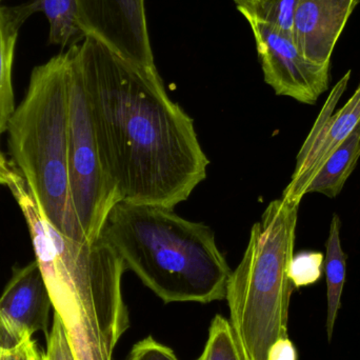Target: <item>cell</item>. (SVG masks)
Wrapping results in <instances>:
<instances>
[{"label":"cell","instance_id":"obj_6","mask_svg":"<svg viewBox=\"0 0 360 360\" xmlns=\"http://www.w3.org/2000/svg\"><path fill=\"white\" fill-rule=\"evenodd\" d=\"M70 53L69 177L72 205L88 241H94L120 200L101 160L90 107L76 57Z\"/></svg>","mask_w":360,"mask_h":360},{"label":"cell","instance_id":"obj_16","mask_svg":"<svg viewBox=\"0 0 360 360\" xmlns=\"http://www.w3.org/2000/svg\"><path fill=\"white\" fill-rule=\"evenodd\" d=\"M300 0H243L236 4L247 20H255L293 36Z\"/></svg>","mask_w":360,"mask_h":360},{"label":"cell","instance_id":"obj_14","mask_svg":"<svg viewBox=\"0 0 360 360\" xmlns=\"http://www.w3.org/2000/svg\"><path fill=\"white\" fill-rule=\"evenodd\" d=\"M340 226H342V222H340V216L334 214L330 224L325 264L328 300L326 328H327L329 340H331L333 336L338 311L342 304V290L346 283L347 256L340 243Z\"/></svg>","mask_w":360,"mask_h":360},{"label":"cell","instance_id":"obj_24","mask_svg":"<svg viewBox=\"0 0 360 360\" xmlns=\"http://www.w3.org/2000/svg\"><path fill=\"white\" fill-rule=\"evenodd\" d=\"M2 0H0V4H1Z\"/></svg>","mask_w":360,"mask_h":360},{"label":"cell","instance_id":"obj_22","mask_svg":"<svg viewBox=\"0 0 360 360\" xmlns=\"http://www.w3.org/2000/svg\"><path fill=\"white\" fill-rule=\"evenodd\" d=\"M268 360H297V353L289 338H281L271 347Z\"/></svg>","mask_w":360,"mask_h":360},{"label":"cell","instance_id":"obj_23","mask_svg":"<svg viewBox=\"0 0 360 360\" xmlns=\"http://www.w3.org/2000/svg\"><path fill=\"white\" fill-rule=\"evenodd\" d=\"M14 173L15 169L11 167L2 152L0 151V186H8V188L11 182H12Z\"/></svg>","mask_w":360,"mask_h":360},{"label":"cell","instance_id":"obj_12","mask_svg":"<svg viewBox=\"0 0 360 360\" xmlns=\"http://www.w3.org/2000/svg\"><path fill=\"white\" fill-rule=\"evenodd\" d=\"M37 12H40L39 0H30L19 6L0 4V139L15 111L12 69L19 30Z\"/></svg>","mask_w":360,"mask_h":360},{"label":"cell","instance_id":"obj_19","mask_svg":"<svg viewBox=\"0 0 360 360\" xmlns=\"http://www.w3.org/2000/svg\"><path fill=\"white\" fill-rule=\"evenodd\" d=\"M323 255L319 252L294 254L290 264V279L294 288L306 287L316 283L321 276Z\"/></svg>","mask_w":360,"mask_h":360},{"label":"cell","instance_id":"obj_7","mask_svg":"<svg viewBox=\"0 0 360 360\" xmlns=\"http://www.w3.org/2000/svg\"><path fill=\"white\" fill-rule=\"evenodd\" d=\"M253 33L264 82L278 96L315 105L327 92L330 65L313 63L302 55L293 36L255 20H247Z\"/></svg>","mask_w":360,"mask_h":360},{"label":"cell","instance_id":"obj_5","mask_svg":"<svg viewBox=\"0 0 360 360\" xmlns=\"http://www.w3.org/2000/svg\"><path fill=\"white\" fill-rule=\"evenodd\" d=\"M300 205L283 196L271 201L252 226L243 259L231 272L226 300L243 360H268L273 344L289 338L294 290L289 273Z\"/></svg>","mask_w":360,"mask_h":360},{"label":"cell","instance_id":"obj_17","mask_svg":"<svg viewBox=\"0 0 360 360\" xmlns=\"http://www.w3.org/2000/svg\"><path fill=\"white\" fill-rule=\"evenodd\" d=\"M196 360H243L230 321L216 315L209 329V338Z\"/></svg>","mask_w":360,"mask_h":360},{"label":"cell","instance_id":"obj_11","mask_svg":"<svg viewBox=\"0 0 360 360\" xmlns=\"http://www.w3.org/2000/svg\"><path fill=\"white\" fill-rule=\"evenodd\" d=\"M360 0H300L293 38L306 58L330 65L332 53Z\"/></svg>","mask_w":360,"mask_h":360},{"label":"cell","instance_id":"obj_20","mask_svg":"<svg viewBox=\"0 0 360 360\" xmlns=\"http://www.w3.org/2000/svg\"><path fill=\"white\" fill-rule=\"evenodd\" d=\"M44 360H75L69 338L60 317L54 312V321L46 338Z\"/></svg>","mask_w":360,"mask_h":360},{"label":"cell","instance_id":"obj_15","mask_svg":"<svg viewBox=\"0 0 360 360\" xmlns=\"http://www.w3.org/2000/svg\"><path fill=\"white\" fill-rule=\"evenodd\" d=\"M40 12L49 21V42L61 48H71L86 37L78 19L76 0H39Z\"/></svg>","mask_w":360,"mask_h":360},{"label":"cell","instance_id":"obj_9","mask_svg":"<svg viewBox=\"0 0 360 360\" xmlns=\"http://www.w3.org/2000/svg\"><path fill=\"white\" fill-rule=\"evenodd\" d=\"M351 71L332 89L310 134L302 143L289 184L281 196L302 202L309 182L338 146L360 124V84L342 109L335 112L348 86Z\"/></svg>","mask_w":360,"mask_h":360},{"label":"cell","instance_id":"obj_1","mask_svg":"<svg viewBox=\"0 0 360 360\" xmlns=\"http://www.w3.org/2000/svg\"><path fill=\"white\" fill-rule=\"evenodd\" d=\"M108 179L120 200L174 209L207 179L194 120L158 68L135 65L91 36L75 46Z\"/></svg>","mask_w":360,"mask_h":360},{"label":"cell","instance_id":"obj_2","mask_svg":"<svg viewBox=\"0 0 360 360\" xmlns=\"http://www.w3.org/2000/svg\"><path fill=\"white\" fill-rule=\"evenodd\" d=\"M8 188L22 212L35 260L75 360H113L116 346L130 327L122 258L101 237L78 241L56 230L17 171Z\"/></svg>","mask_w":360,"mask_h":360},{"label":"cell","instance_id":"obj_4","mask_svg":"<svg viewBox=\"0 0 360 360\" xmlns=\"http://www.w3.org/2000/svg\"><path fill=\"white\" fill-rule=\"evenodd\" d=\"M69 51L34 68L6 132L16 171L44 217L69 238L88 241L72 205L69 177Z\"/></svg>","mask_w":360,"mask_h":360},{"label":"cell","instance_id":"obj_18","mask_svg":"<svg viewBox=\"0 0 360 360\" xmlns=\"http://www.w3.org/2000/svg\"><path fill=\"white\" fill-rule=\"evenodd\" d=\"M0 360H44L33 335L15 336L0 325Z\"/></svg>","mask_w":360,"mask_h":360},{"label":"cell","instance_id":"obj_13","mask_svg":"<svg viewBox=\"0 0 360 360\" xmlns=\"http://www.w3.org/2000/svg\"><path fill=\"white\" fill-rule=\"evenodd\" d=\"M360 158V124L338 146L309 182L306 195L319 193L335 198L356 168Z\"/></svg>","mask_w":360,"mask_h":360},{"label":"cell","instance_id":"obj_21","mask_svg":"<svg viewBox=\"0 0 360 360\" xmlns=\"http://www.w3.org/2000/svg\"><path fill=\"white\" fill-rule=\"evenodd\" d=\"M126 360H179L174 351L148 336L133 346Z\"/></svg>","mask_w":360,"mask_h":360},{"label":"cell","instance_id":"obj_10","mask_svg":"<svg viewBox=\"0 0 360 360\" xmlns=\"http://www.w3.org/2000/svg\"><path fill=\"white\" fill-rule=\"evenodd\" d=\"M52 300L37 262L13 269L0 296V325L15 336H49Z\"/></svg>","mask_w":360,"mask_h":360},{"label":"cell","instance_id":"obj_8","mask_svg":"<svg viewBox=\"0 0 360 360\" xmlns=\"http://www.w3.org/2000/svg\"><path fill=\"white\" fill-rule=\"evenodd\" d=\"M86 36L135 65L155 68L146 0H76Z\"/></svg>","mask_w":360,"mask_h":360},{"label":"cell","instance_id":"obj_3","mask_svg":"<svg viewBox=\"0 0 360 360\" xmlns=\"http://www.w3.org/2000/svg\"><path fill=\"white\" fill-rule=\"evenodd\" d=\"M99 237L165 304L226 300L232 270L213 230L202 222L171 207L120 200Z\"/></svg>","mask_w":360,"mask_h":360}]
</instances>
